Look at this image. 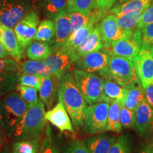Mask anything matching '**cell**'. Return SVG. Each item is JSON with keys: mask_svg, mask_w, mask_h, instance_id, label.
Segmentation results:
<instances>
[{"mask_svg": "<svg viewBox=\"0 0 153 153\" xmlns=\"http://www.w3.org/2000/svg\"><path fill=\"white\" fill-rule=\"evenodd\" d=\"M60 81V79L53 74L44 76L43 78L41 86L39 89V96L47 109H51L57 98H58Z\"/></svg>", "mask_w": 153, "mask_h": 153, "instance_id": "cell-17", "label": "cell"}, {"mask_svg": "<svg viewBox=\"0 0 153 153\" xmlns=\"http://www.w3.org/2000/svg\"><path fill=\"white\" fill-rule=\"evenodd\" d=\"M45 114V105L41 99H38L36 104L28 108L17 126L12 138L20 140L41 137L47 124Z\"/></svg>", "mask_w": 153, "mask_h": 153, "instance_id": "cell-4", "label": "cell"}, {"mask_svg": "<svg viewBox=\"0 0 153 153\" xmlns=\"http://www.w3.org/2000/svg\"><path fill=\"white\" fill-rule=\"evenodd\" d=\"M55 36V26L52 19H44L38 25L37 33L35 36V41L51 42Z\"/></svg>", "mask_w": 153, "mask_h": 153, "instance_id": "cell-32", "label": "cell"}, {"mask_svg": "<svg viewBox=\"0 0 153 153\" xmlns=\"http://www.w3.org/2000/svg\"><path fill=\"white\" fill-rule=\"evenodd\" d=\"M32 5V0H0V24L14 28Z\"/></svg>", "mask_w": 153, "mask_h": 153, "instance_id": "cell-6", "label": "cell"}, {"mask_svg": "<svg viewBox=\"0 0 153 153\" xmlns=\"http://www.w3.org/2000/svg\"><path fill=\"white\" fill-rule=\"evenodd\" d=\"M116 140L114 135L99 134L86 139L84 142L90 153H108Z\"/></svg>", "mask_w": 153, "mask_h": 153, "instance_id": "cell-21", "label": "cell"}, {"mask_svg": "<svg viewBox=\"0 0 153 153\" xmlns=\"http://www.w3.org/2000/svg\"><path fill=\"white\" fill-rule=\"evenodd\" d=\"M110 104L106 101L87 107L83 130L88 135H95L106 131Z\"/></svg>", "mask_w": 153, "mask_h": 153, "instance_id": "cell-7", "label": "cell"}, {"mask_svg": "<svg viewBox=\"0 0 153 153\" xmlns=\"http://www.w3.org/2000/svg\"><path fill=\"white\" fill-rule=\"evenodd\" d=\"M7 137H8L7 134H6L2 128L0 126V150H1L4 145H5L6 141H7Z\"/></svg>", "mask_w": 153, "mask_h": 153, "instance_id": "cell-46", "label": "cell"}, {"mask_svg": "<svg viewBox=\"0 0 153 153\" xmlns=\"http://www.w3.org/2000/svg\"><path fill=\"white\" fill-rule=\"evenodd\" d=\"M138 153H153V145H146L139 151Z\"/></svg>", "mask_w": 153, "mask_h": 153, "instance_id": "cell-48", "label": "cell"}, {"mask_svg": "<svg viewBox=\"0 0 153 153\" xmlns=\"http://www.w3.org/2000/svg\"><path fill=\"white\" fill-rule=\"evenodd\" d=\"M19 72L21 74H39L43 77L51 75L48 68L43 61L33 60H25L21 62L19 64Z\"/></svg>", "mask_w": 153, "mask_h": 153, "instance_id": "cell-29", "label": "cell"}, {"mask_svg": "<svg viewBox=\"0 0 153 153\" xmlns=\"http://www.w3.org/2000/svg\"><path fill=\"white\" fill-rule=\"evenodd\" d=\"M103 48H104V44H103L100 30L97 24L96 25L89 36L86 38L85 41L74 51L73 53L74 61L76 62V60H79L82 57L86 56L89 53L100 51L103 49Z\"/></svg>", "mask_w": 153, "mask_h": 153, "instance_id": "cell-19", "label": "cell"}, {"mask_svg": "<svg viewBox=\"0 0 153 153\" xmlns=\"http://www.w3.org/2000/svg\"><path fill=\"white\" fill-rule=\"evenodd\" d=\"M41 141V137L31 140H16L12 145L11 153H38Z\"/></svg>", "mask_w": 153, "mask_h": 153, "instance_id": "cell-31", "label": "cell"}, {"mask_svg": "<svg viewBox=\"0 0 153 153\" xmlns=\"http://www.w3.org/2000/svg\"><path fill=\"white\" fill-rule=\"evenodd\" d=\"M118 3L117 4H122V3H125L126 1H128L130 0H118Z\"/></svg>", "mask_w": 153, "mask_h": 153, "instance_id": "cell-49", "label": "cell"}, {"mask_svg": "<svg viewBox=\"0 0 153 153\" xmlns=\"http://www.w3.org/2000/svg\"><path fill=\"white\" fill-rule=\"evenodd\" d=\"M152 145H153V140H152Z\"/></svg>", "mask_w": 153, "mask_h": 153, "instance_id": "cell-50", "label": "cell"}, {"mask_svg": "<svg viewBox=\"0 0 153 153\" xmlns=\"http://www.w3.org/2000/svg\"><path fill=\"white\" fill-rule=\"evenodd\" d=\"M99 74L128 89L141 83L133 60L123 57L111 55L108 65Z\"/></svg>", "mask_w": 153, "mask_h": 153, "instance_id": "cell-2", "label": "cell"}, {"mask_svg": "<svg viewBox=\"0 0 153 153\" xmlns=\"http://www.w3.org/2000/svg\"><path fill=\"white\" fill-rule=\"evenodd\" d=\"M40 7L46 17L53 20L58 15L68 12L67 0H40Z\"/></svg>", "mask_w": 153, "mask_h": 153, "instance_id": "cell-25", "label": "cell"}, {"mask_svg": "<svg viewBox=\"0 0 153 153\" xmlns=\"http://www.w3.org/2000/svg\"><path fill=\"white\" fill-rule=\"evenodd\" d=\"M68 14L71 23L72 33H74V31L87 25H96L97 23L101 22L105 16H106L107 12L97 8L89 14H82L79 12H68Z\"/></svg>", "mask_w": 153, "mask_h": 153, "instance_id": "cell-20", "label": "cell"}, {"mask_svg": "<svg viewBox=\"0 0 153 153\" xmlns=\"http://www.w3.org/2000/svg\"><path fill=\"white\" fill-rule=\"evenodd\" d=\"M135 128L141 137H148L153 131V108L146 99L135 111Z\"/></svg>", "mask_w": 153, "mask_h": 153, "instance_id": "cell-14", "label": "cell"}, {"mask_svg": "<svg viewBox=\"0 0 153 153\" xmlns=\"http://www.w3.org/2000/svg\"><path fill=\"white\" fill-rule=\"evenodd\" d=\"M143 12L144 11L132 12L124 16L117 17L118 25L123 29L134 30L137 28L142 18Z\"/></svg>", "mask_w": 153, "mask_h": 153, "instance_id": "cell-35", "label": "cell"}, {"mask_svg": "<svg viewBox=\"0 0 153 153\" xmlns=\"http://www.w3.org/2000/svg\"><path fill=\"white\" fill-rule=\"evenodd\" d=\"M152 23H153V0L148 8L143 12L142 18L140 21L137 28L142 29L145 26L152 24Z\"/></svg>", "mask_w": 153, "mask_h": 153, "instance_id": "cell-43", "label": "cell"}, {"mask_svg": "<svg viewBox=\"0 0 153 153\" xmlns=\"http://www.w3.org/2000/svg\"><path fill=\"white\" fill-rule=\"evenodd\" d=\"M137 75L143 87L153 84V51L141 47L133 59Z\"/></svg>", "mask_w": 153, "mask_h": 153, "instance_id": "cell-11", "label": "cell"}, {"mask_svg": "<svg viewBox=\"0 0 153 153\" xmlns=\"http://www.w3.org/2000/svg\"><path fill=\"white\" fill-rule=\"evenodd\" d=\"M68 12H79L89 14L97 7L96 0H67Z\"/></svg>", "mask_w": 153, "mask_h": 153, "instance_id": "cell-34", "label": "cell"}, {"mask_svg": "<svg viewBox=\"0 0 153 153\" xmlns=\"http://www.w3.org/2000/svg\"><path fill=\"white\" fill-rule=\"evenodd\" d=\"M117 1L118 0H96V2L97 9L108 12Z\"/></svg>", "mask_w": 153, "mask_h": 153, "instance_id": "cell-44", "label": "cell"}, {"mask_svg": "<svg viewBox=\"0 0 153 153\" xmlns=\"http://www.w3.org/2000/svg\"><path fill=\"white\" fill-rule=\"evenodd\" d=\"M145 89V99L150 106L153 108V84L147 86Z\"/></svg>", "mask_w": 153, "mask_h": 153, "instance_id": "cell-45", "label": "cell"}, {"mask_svg": "<svg viewBox=\"0 0 153 153\" xmlns=\"http://www.w3.org/2000/svg\"><path fill=\"white\" fill-rule=\"evenodd\" d=\"M40 153H60L59 145L57 144L52 128L48 123L45 126L43 138L41 141Z\"/></svg>", "mask_w": 153, "mask_h": 153, "instance_id": "cell-33", "label": "cell"}, {"mask_svg": "<svg viewBox=\"0 0 153 153\" xmlns=\"http://www.w3.org/2000/svg\"><path fill=\"white\" fill-rule=\"evenodd\" d=\"M43 76L39 74H22L19 79V85L33 87L38 90L41 87Z\"/></svg>", "mask_w": 153, "mask_h": 153, "instance_id": "cell-39", "label": "cell"}, {"mask_svg": "<svg viewBox=\"0 0 153 153\" xmlns=\"http://www.w3.org/2000/svg\"><path fill=\"white\" fill-rule=\"evenodd\" d=\"M16 90L23 100L26 103L28 108L34 106L38 102V89L36 88L19 85Z\"/></svg>", "mask_w": 153, "mask_h": 153, "instance_id": "cell-37", "label": "cell"}, {"mask_svg": "<svg viewBox=\"0 0 153 153\" xmlns=\"http://www.w3.org/2000/svg\"><path fill=\"white\" fill-rule=\"evenodd\" d=\"M32 1H33V0H32Z\"/></svg>", "mask_w": 153, "mask_h": 153, "instance_id": "cell-51", "label": "cell"}, {"mask_svg": "<svg viewBox=\"0 0 153 153\" xmlns=\"http://www.w3.org/2000/svg\"><path fill=\"white\" fill-rule=\"evenodd\" d=\"M94 27L95 24H89L85 27L79 28L74 33H72L64 45L60 49L73 55L74 51L85 41L86 38L89 36Z\"/></svg>", "mask_w": 153, "mask_h": 153, "instance_id": "cell-22", "label": "cell"}, {"mask_svg": "<svg viewBox=\"0 0 153 153\" xmlns=\"http://www.w3.org/2000/svg\"><path fill=\"white\" fill-rule=\"evenodd\" d=\"M19 72H0V97L12 92L19 85Z\"/></svg>", "mask_w": 153, "mask_h": 153, "instance_id": "cell-27", "label": "cell"}, {"mask_svg": "<svg viewBox=\"0 0 153 153\" xmlns=\"http://www.w3.org/2000/svg\"><path fill=\"white\" fill-rule=\"evenodd\" d=\"M53 52L51 43L34 40L26 49V55L30 60L44 61Z\"/></svg>", "mask_w": 153, "mask_h": 153, "instance_id": "cell-24", "label": "cell"}, {"mask_svg": "<svg viewBox=\"0 0 153 153\" xmlns=\"http://www.w3.org/2000/svg\"><path fill=\"white\" fill-rule=\"evenodd\" d=\"M104 79V94L107 102L111 104L114 101L125 100L128 89L122 87L111 80Z\"/></svg>", "mask_w": 153, "mask_h": 153, "instance_id": "cell-28", "label": "cell"}, {"mask_svg": "<svg viewBox=\"0 0 153 153\" xmlns=\"http://www.w3.org/2000/svg\"><path fill=\"white\" fill-rule=\"evenodd\" d=\"M111 55L101 49L100 51L89 53L76 60L74 64L77 68L89 72H99L106 68L109 62Z\"/></svg>", "mask_w": 153, "mask_h": 153, "instance_id": "cell-13", "label": "cell"}, {"mask_svg": "<svg viewBox=\"0 0 153 153\" xmlns=\"http://www.w3.org/2000/svg\"><path fill=\"white\" fill-rule=\"evenodd\" d=\"M55 26V36L51 42L53 51L60 49L72 33L71 23L68 12L58 15L53 19Z\"/></svg>", "mask_w": 153, "mask_h": 153, "instance_id": "cell-18", "label": "cell"}, {"mask_svg": "<svg viewBox=\"0 0 153 153\" xmlns=\"http://www.w3.org/2000/svg\"><path fill=\"white\" fill-rule=\"evenodd\" d=\"M43 62L47 65L51 74H53L59 79H61L75 61L73 55L58 49L53 51L52 54Z\"/></svg>", "mask_w": 153, "mask_h": 153, "instance_id": "cell-12", "label": "cell"}, {"mask_svg": "<svg viewBox=\"0 0 153 153\" xmlns=\"http://www.w3.org/2000/svg\"><path fill=\"white\" fill-rule=\"evenodd\" d=\"M39 24V11L37 8H33L19 21L14 28L19 43L24 51L35 40Z\"/></svg>", "mask_w": 153, "mask_h": 153, "instance_id": "cell-8", "label": "cell"}, {"mask_svg": "<svg viewBox=\"0 0 153 153\" xmlns=\"http://www.w3.org/2000/svg\"><path fill=\"white\" fill-rule=\"evenodd\" d=\"M27 109V104L16 91L9 93L0 100V126L7 137H12Z\"/></svg>", "mask_w": 153, "mask_h": 153, "instance_id": "cell-3", "label": "cell"}, {"mask_svg": "<svg viewBox=\"0 0 153 153\" xmlns=\"http://www.w3.org/2000/svg\"><path fill=\"white\" fill-rule=\"evenodd\" d=\"M124 104L123 100L112 101L109 106L106 131L120 133L122 130L120 123V108Z\"/></svg>", "mask_w": 153, "mask_h": 153, "instance_id": "cell-26", "label": "cell"}, {"mask_svg": "<svg viewBox=\"0 0 153 153\" xmlns=\"http://www.w3.org/2000/svg\"><path fill=\"white\" fill-rule=\"evenodd\" d=\"M58 101H61L65 107L76 131L83 128L87 103L78 89L71 72L68 71L61 78L58 89Z\"/></svg>", "mask_w": 153, "mask_h": 153, "instance_id": "cell-1", "label": "cell"}, {"mask_svg": "<svg viewBox=\"0 0 153 153\" xmlns=\"http://www.w3.org/2000/svg\"><path fill=\"white\" fill-rule=\"evenodd\" d=\"M0 41L11 58L20 62L24 57L25 51L21 47L14 30L0 24Z\"/></svg>", "mask_w": 153, "mask_h": 153, "instance_id": "cell-16", "label": "cell"}, {"mask_svg": "<svg viewBox=\"0 0 153 153\" xmlns=\"http://www.w3.org/2000/svg\"><path fill=\"white\" fill-rule=\"evenodd\" d=\"M10 55H9V53L7 52V50L5 49L4 46L3 45V44L1 43V41H0V59L1 58H7Z\"/></svg>", "mask_w": 153, "mask_h": 153, "instance_id": "cell-47", "label": "cell"}, {"mask_svg": "<svg viewBox=\"0 0 153 153\" xmlns=\"http://www.w3.org/2000/svg\"><path fill=\"white\" fill-rule=\"evenodd\" d=\"M72 75L87 104L91 105L102 101L107 102L104 94V79L102 76L79 68L73 69Z\"/></svg>", "mask_w": 153, "mask_h": 153, "instance_id": "cell-5", "label": "cell"}, {"mask_svg": "<svg viewBox=\"0 0 153 153\" xmlns=\"http://www.w3.org/2000/svg\"><path fill=\"white\" fill-rule=\"evenodd\" d=\"M19 72V63L13 58L0 59V72Z\"/></svg>", "mask_w": 153, "mask_h": 153, "instance_id": "cell-42", "label": "cell"}, {"mask_svg": "<svg viewBox=\"0 0 153 153\" xmlns=\"http://www.w3.org/2000/svg\"><path fill=\"white\" fill-rule=\"evenodd\" d=\"M132 140L129 134H123L115 140L108 153H131Z\"/></svg>", "mask_w": 153, "mask_h": 153, "instance_id": "cell-36", "label": "cell"}, {"mask_svg": "<svg viewBox=\"0 0 153 153\" xmlns=\"http://www.w3.org/2000/svg\"><path fill=\"white\" fill-rule=\"evenodd\" d=\"M142 46V33L140 28L133 30V35L125 39L114 42L106 48H103L111 55L133 59L136 56Z\"/></svg>", "mask_w": 153, "mask_h": 153, "instance_id": "cell-9", "label": "cell"}, {"mask_svg": "<svg viewBox=\"0 0 153 153\" xmlns=\"http://www.w3.org/2000/svg\"><path fill=\"white\" fill-rule=\"evenodd\" d=\"M120 123L124 128H133L135 125V111L126 108L124 104L120 108Z\"/></svg>", "mask_w": 153, "mask_h": 153, "instance_id": "cell-38", "label": "cell"}, {"mask_svg": "<svg viewBox=\"0 0 153 153\" xmlns=\"http://www.w3.org/2000/svg\"><path fill=\"white\" fill-rule=\"evenodd\" d=\"M152 0H130L125 3L116 4L110 10L111 14L120 17L132 12L145 11Z\"/></svg>", "mask_w": 153, "mask_h": 153, "instance_id": "cell-23", "label": "cell"}, {"mask_svg": "<svg viewBox=\"0 0 153 153\" xmlns=\"http://www.w3.org/2000/svg\"><path fill=\"white\" fill-rule=\"evenodd\" d=\"M140 30L142 33L141 47L146 48L153 51V23L147 25Z\"/></svg>", "mask_w": 153, "mask_h": 153, "instance_id": "cell-41", "label": "cell"}, {"mask_svg": "<svg viewBox=\"0 0 153 153\" xmlns=\"http://www.w3.org/2000/svg\"><path fill=\"white\" fill-rule=\"evenodd\" d=\"M145 99V89L140 83L128 89L124 100V106L129 109L135 111Z\"/></svg>", "mask_w": 153, "mask_h": 153, "instance_id": "cell-30", "label": "cell"}, {"mask_svg": "<svg viewBox=\"0 0 153 153\" xmlns=\"http://www.w3.org/2000/svg\"><path fill=\"white\" fill-rule=\"evenodd\" d=\"M45 118L46 120L57 128L61 133H74L71 118L69 116L65 107L61 101H58L57 104L53 108L45 112Z\"/></svg>", "mask_w": 153, "mask_h": 153, "instance_id": "cell-15", "label": "cell"}, {"mask_svg": "<svg viewBox=\"0 0 153 153\" xmlns=\"http://www.w3.org/2000/svg\"><path fill=\"white\" fill-rule=\"evenodd\" d=\"M102 38L104 48L119 40L125 39L133 35V30H125L120 27L117 23V17L111 14L105 16L98 24Z\"/></svg>", "mask_w": 153, "mask_h": 153, "instance_id": "cell-10", "label": "cell"}, {"mask_svg": "<svg viewBox=\"0 0 153 153\" xmlns=\"http://www.w3.org/2000/svg\"><path fill=\"white\" fill-rule=\"evenodd\" d=\"M63 153H90L84 141L75 139L69 142L63 149Z\"/></svg>", "mask_w": 153, "mask_h": 153, "instance_id": "cell-40", "label": "cell"}]
</instances>
